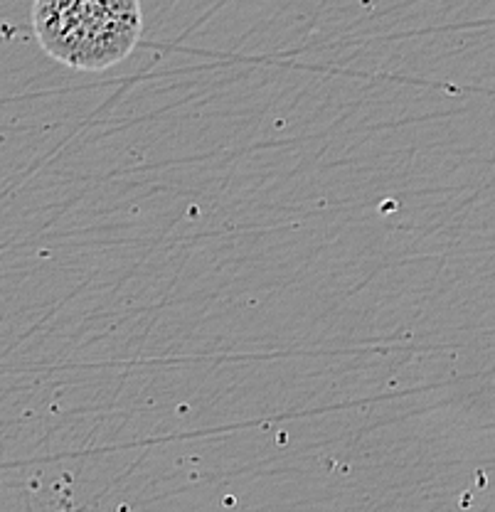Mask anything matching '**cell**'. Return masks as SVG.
Wrapping results in <instances>:
<instances>
[{"label": "cell", "mask_w": 495, "mask_h": 512, "mask_svg": "<svg viewBox=\"0 0 495 512\" xmlns=\"http://www.w3.org/2000/svg\"><path fill=\"white\" fill-rule=\"evenodd\" d=\"M33 28L52 60L101 72L136 50L141 0H35Z\"/></svg>", "instance_id": "obj_1"}]
</instances>
